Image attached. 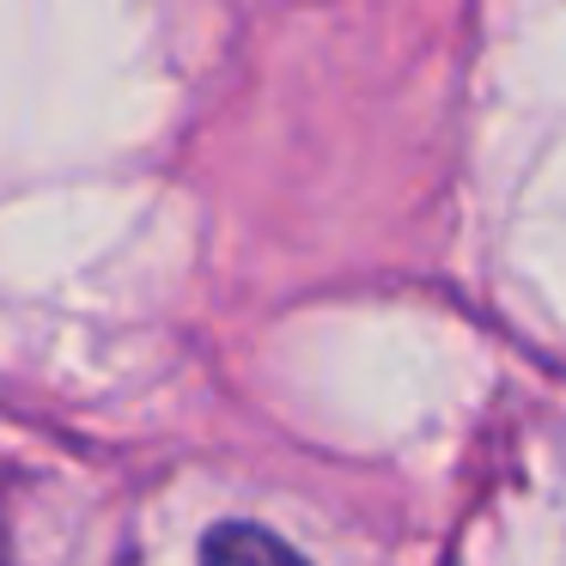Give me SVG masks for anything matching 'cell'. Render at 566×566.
<instances>
[{
    "label": "cell",
    "mask_w": 566,
    "mask_h": 566,
    "mask_svg": "<svg viewBox=\"0 0 566 566\" xmlns=\"http://www.w3.org/2000/svg\"><path fill=\"white\" fill-rule=\"evenodd\" d=\"M201 566H305V560L262 524H220L201 548Z\"/></svg>",
    "instance_id": "6da1fadb"
}]
</instances>
